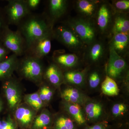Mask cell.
Returning <instances> with one entry per match:
<instances>
[{
  "label": "cell",
  "mask_w": 129,
  "mask_h": 129,
  "mask_svg": "<svg viewBox=\"0 0 129 129\" xmlns=\"http://www.w3.org/2000/svg\"><path fill=\"white\" fill-rule=\"evenodd\" d=\"M18 26L25 40L26 50L35 40L52 31L51 22L45 14L30 13Z\"/></svg>",
  "instance_id": "6da1fadb"
},
{
  "label": "cell",
  "mask_w": 129,
  "mask_h": 129,
  "mask_svg": "<svg viewBox=\"0 0 129 129\" xmlns=\"http://www.w3.org/2000/svg\"><path fill=\"white\" fill-rule=\"evenodd\" d=\"M24 78L35 83L42 80L44 71L41 59L25 54L21 60H19L17 69Z\"/></svg>",
  "instance_id": "7a4b0ae2"
},
{
  "label": "cell",
  "mask_w": 129,
  "mask_h": 129,
  "mask_svg": "<svg viewBox=\"0 0 129 129\" xmlns=\"http://www.w3.org/2000/svg\"><path fill=\"white\" fill-rule=\"evenodd\" d=\"M3 44L17 56L23 55L26 50L25 41L18 30L13 31L8 26L2 35Z\"/></svg>",
  "instance_id": "3957f363"
},
{
  "label": "cell",
  "mask_w": 129,
  "mask_h": 129,
  "mask_svg": "<svg viewBox=\"0 0 129 129\" xmlns=\"http://www.w3.org/2000/svg\"><path fill=\"white\" fill-rule=\"evenodd\" d=\"M8 22L18 25L31 12L25 5L24 0H9L6 7Z\"/></svg>",
  "instance_id": "277c9868"
},
{
  "label": "cell",
  "mask_w": 129,
  "mask_h": 129,
  "mask_svg": "<svg viewBox=\"0 0 129 129\" xmlns=\"http://www.w3.org/2000/svg\"><path fill=\"white\" fill-rule=\"evenodd\" d=\"M69 26L83 43L90 45L94 41L96 36L95 29L89 21L76 19L70 22Z\"/></svg>",
  "instance_id": "5b68a950"
},
{
  "label": "cell",
  "mask_w": 129,
  "mask_h": 129,
  "mask_svg": "<svg viewBox=\"0 0 129 129\" xmlns=\"http://www.w3.org/2000/svg\"><path fill=\"white\" fill-rule=\"evenodd\" d=\"M52 35L53 31L35 40L26 49L25 53L40 59L47 55L51 51Z\"/></svg>",
  "instance_id": "8992f818"
},
{
  "label": "cell",
  "mask_w": 129,
  "mask_h": 129,
  "mask_svg": "<svg viewBox=\"0 0 129 129\" xmlns=\"http://www.w3.org/2000/svg\"><path fill=\"white\" fill-rule=\"evenodd\" d=\"M53 34L59 41L70 49H79L84 44L71 29L66 26H58Z\"/></svg>",
  "instance_id": "52a82bcc"
},
{
  "label": "cell",
  "mask_w": 129,
  "mask_h": 129,
  "mask_svg": "<svg viewBox=\"0 0 129 129\" xmlns=\"http://www.w3.org/2000/svg\"><path fill=\"white\" fill-rule=\"evenodd\" d=\"M7 79L3 85V89L9 108L15 110L21 104L22 94L17 82L11 77Z\"/></svg>",
  "instance_id": "ba28073f"
},
{
  "label": "cell",
  "mask_w": 129,
  "mask_h": 129,
  "mask_svg": "<svg viewBox=\"0 0 129 129\" xmlns=\"http://www.w3.org/2000/svg\"><path fill=\"white\" fill-rule=\"evenodd\" d=\"M109 56L107 69L108 76L113 79L119 78L126 70V62L111 47Z\"/></svg>",
  "instance_id": "9c48e42d"
},
{
  "label": "cell",
  "mask_w": 129,
  "mask_h": 129,
  "mask_svg": "<svg viewBox=\"0 0 129 129\" xmlns=\"http://www.w3.org/2000/svg\"><path fill=\"white\" fill-rule=\"evenodd\" d=\"M36 111L27 104L20 105L15 109L14 116L18 125L23 129L30 128L36 117Z\"/></svg>",
  "instance_id": "30bf717a"
},
{
  "label": "cell",
  "mask_w": 129,
  "mask_h": 129,
  "mask_svg": "<svg viewBox=\"0 0 129 129\" xmlns=\"http://www.w3.org/2000/svg\"><path fill=\"white\" fill-rule=\"evenodd\" d=\"M18 57L13 53L0 62V79H7L11 77L17 68L19 61Z\"/></svg>",
  "instance_id": "8fae6325"
},
{
  "label": "cell",
  "mask_w": 129,
  "mask_h": 129,
  "mask_svg": "<svg viewBox=\"0 0 129 129\" xmlns=\"http://www.w3.org/2000/svg\"><path fill=\"white\" fill-rule=\"evenodd\" d=\"M97 23L102 32L106 31L110 24L112 13L109 6L106 4L100 6L97 12Z\"/></svg>",
  "instance_id": "7c38bea8"
},
{
  "label": "cell",
  "mask_w": 129,
  "mask_h": 129,
  "mask_svg": "<svg viewBox=\"0 0 129 129\" xmlns=\"http://www.w3.org/2000/svg\"><path fill=\"white\" fill-rule=\"evenodd\" d=\"M68 7L65 0H50L48 3V11L52 20L58 19L63 16Z\"/></svg>",
  "instance_id": "4fadbf2b"
},
{
  "label": "cell",
  "mask_w": 129,
  "mask_h": 129,
  "mask_svg": "<svg viewBox=\"0 0 129 129\" xmlns=\"http://www.w3.org/2000/svg\"><path fill=\"white\" fill-rule=\"evenodd\" d=\"M45 77L52 84L58 86L62 82L63 76L61 70L57 64H51L43 74Z\"/></svg>",
  "instance_id": "5bb4252c"
},
{
  "label": "cell",
  "mask_w": 129,
  "mask_h": 129,
  "mask_svg": "<svg viewBox=\"0 0 129 129\" xmlns=\"http://www.w3.org/2000/svg\"><path fill=\"white\" fill-rule=\"evenodd\" d=\"M128 34H114L111 41V47L119 55L127 50L129 45Z\"/></svg>",
  "instance_id": "9a60e30c"
},
{
  "label": "cell",
  "mask_w": 129,
  "mask_h": 129,
  "mask_svg": "<svg viewBox=\"0 0 129 129\" xmlns=\"http://www.w3.org/2000/svg\"><path fill=\"white\" fill-rule=\"evenodd\" d=\"M90 45L86 56L90 61L96 62L104 56L105 47L104 44L101 42H94Z\"/></svg>",
  "instance_id": "2e32d148"
},
{
  "label": "cell",
  "mask_w": 129,
  "mask_h": 129,
  "mask_svg": "<svg viewBox=\"0 0 129 129\" xmlns=\"http://www.w3.org/2000/svg\"><path fill=\"white\" fill-rule=\"evenodd\" d=\"M62 97L67 102L80 105L85 101V98L79 91L74 88H68L63 91Z\"/></svg>",
  "instance_id": "e0dca14e"
},
{
  "label": "cell",
  "mask_w": 129,
  "mask_h": 129,
  "mask_svg": "<svg viewBox=\"0 0 129 129\" xmlns=\"http://www.w3.org/2000/svg\"><path fill=\"white\" fill-rule=\"evenodd\" d=\"M50 113L47 110H43L36 116L32 122L31 129H44L50 125L51 122Z\"/></svg>",
  "instance_id": "ac0fdd59"
},
{
  "label": "cell",
  "mask_w": 129,
  "mask_h": 129,
  "mask_svg": "<svg viewBox=\"0 0 129 129\" xmlns=\"http://www.w3.org/2000/svg\"><path fill=\"white\" fill-rule=\"evenodd\" d=\"M54 60L58 64L64 68H71L78 62V58L76 55L72 53H64L56 55Z\"/></svg>",
  "instance_id": "d6986e66"
},
{
  "label": "cell",
  "mask_w": 129,
  "mask_h": 129,
  "mask_svg": "<svg viewBox=\"0 0 129 129\" xmlns=\"http://www.w3.org/2000/svg\"><path fill=\"white\" fill-rule=\"evenodd\" d=\"M64 105L66 110L79 124H83L85 123V118L79 105L67 102Z\"/></svg>",
  "instance_id": "ffe728a7"
},
{
  "label": "cell",
  "mask_w": 129,
  "mask_h": 129,
  "mask_svg": "<svg viewBox=\"0 0 129 129\" xmlns=\"http://www.w3.org/2000/svg\"><path fill=\"white\" fill-rule=\"evenodd\" d=\"M77 7L80 12L84 16L91 17L96 11L97 3L93 1L80 0L77 2Z\"/></svg>",
  "instance_id": "44dd1931"
},
{
  "label": "cell",
  "mask_w": 129,
  "mask_h": 129,
  "mask_svg": "<svg viewBox=\"0 0 129 129\" xmlns=\"http://www.w3.org/2000/svg\"><path fill=\"white\" fill-rule=\"evenodd\" d=\"M102 90L104 94L113 96L118 94L119 89L113 79L107 75L102 84Z\"/></svg>",
  "instance_id": "7402d4cb"
},
{
  "label": "cell",
  "mask_w": 129,
  "mask_h": 129,
  "mask_svg": "<svg viewBox=\"0 0 129 129\" xmlns=\"http://www.w3.org/2000/svg\"><path fill=\"white\" fill-rule=\"evenodd\" d=\"M85 111L88 119L90 120H96L102 115V106L99 103H90L86 106Z\"/></svg>",
  "instance_id": "603a6c76"
},
{
  "label": "cell",
  "mask_w": 129,
  "mask_h": 129,
  "mask_svg": "<svg viewBox=\"0 0 129 129\" xmlns=\"http://www.w3.org/2000/svg\"><path fill=\"white\" fill-rule=\"evenodd\" d=\"M114 34L124 33L128 34L129 21L125 16H119L115 19L113 29Z\"/></svg>",
  "instance_id": "cb8c5ba5"
},
{
  "label": "cell",
  "mask_w": 129,
  "mask_h": 129,
  "mask_svg": "<svg viewBox=\"0 0 129 129\" xmlns=\"http://www.w3.org/2000/svg\"><path fill=\"white\" fill-rule=\"evenodd\" d=\"M24 99L26 104L36 111L40 110L44 105L39 92L25 95Z\"/></svg>",
  "instance_id": "d4e9b609"
},
{
  "label": "cell",
  "mask_w": 129,
  "mask_h": 129,
  "mask_svg": "<svg viewBox=\"0 0 129 129\" xmlns=\"http://www.w3.org/2000/svg\"><path fill=\"white\" fill-rule=\"evenodd\" d=\"M63 78L70 83L79 85L84 82V75L81 72L69 71L64 73Z\"/></svg>",
  "instance_id": "484cf974"
},
{
  "label": "cell",
  "mask_w": 129,
  "mask_h": 129,
  "mask_svg": "<svg viewBox=\"0 0 129 129\" xmlns=\"http://www.w3.org/2000/svg\"><path fill=\"white\" fill-rule=\"evenodd\" d=\"M55 129H74L73 121L64 117H60L57 119L54 125Z\"/></svg>",
  "instance_id": "4316f807"
},
{
  "label": "cell",
  "mask_w": 129,
  "mask_h": 129,
  "mask_svg": "<svg viewBox=\"0 0 129 129\" xmlns=\"http://www.w3.org/2000/svg\"><path fill=\"white\" fill-rule=\"evenodd\" d=\"M39 92L40 98L43 103L50 102L53 95L52 91L49 87L45 85L41 87Z\"/></svg>",
  "instance_id": "83f0119b"
},
{
  "label": "cell",
  "mask_w": 129,
  "mask_h": 129,
  "mask_svg": "<svg viewBox=\"0 0 129 129\" xmlns=\"http://www.w3.org/2000/svg\"><path fill=\"white\" fill-rule=\"evenodd\" d=\"M16 121L9 116L6 119L0 120V129H17Z\"/></svg>",
  "instance_id": "f1b7e54d"
},
{
  "label": "cell",
  "mask_w": 129,
  "mask_h": 129,
  "mask_svg": "<svg viewBox=\"0 0 129 129\" xmlns=\"http://www.w3.org/2000/svg\"><path fill=\"white\" fill-rule=\"evenodd\" d=\"M101 75L99 72L94 71L89 76L88 81L89 85L92 88H96L101 82Z\"/></svg>",
  "instance_id": "f546056e"
},
{
  "label": "cell",
  "mask_w": 129,
  "mask_h": 129,
  "mask_svg": "<svg viewBox=\"0 0 129 129\" xmlns=\"http://www.w3.org/2000/svg\"><path fill=\"white\" fill-rule=\"evenodd\" d=\"M127 109V107L123 103H117L114 104L112 108V113L115 116L120 115L124 112Z\"/></svg>",
  "instance_id": "4dcf8cb0"
},
{
  "label": "cell",
  "mask_w": 129,
  "mask_h": 129,
  "mask_svg": "<svg viewBox=\"0 0 129 129\" xmlns=\"http://www.w3.org/2000/svg\"><path fill=\"white\" fill-rule=\"evenodd\" d=\"M114 7L116 9L120 11H128L129 9V1L121 0L114 3Z\"/></svg>",
  "instance_id": "1f68e13d"
},
{
  "label": "cell",
  "mask_w": 129,
  "mask_h": 129,
  "mask_svg": "<svg viewBox=\"0 0 129 129\" xmlns=\"http://www.w3.org/2000/svg\"><path fill=\"white\" fill-rule=\"evenodd\" d=\"M24 1L27 8L30 12L37 9L41 2V0H24Z\"/></svg>",
  "instance_id": "d6a6232c"
},
{
  "label": "cell",
  "mask_w": 129,
  "mask_h": 129,
  "mask_svg": "<svg viewBox=\"0 0 129 129\" xmlns=\"http://www.w3.org/2000/svg\"><path fill=\"white\" fill-rule=\"evenodd\" d=\"M10 51L8 50L3 45V44H0V62L7 58Z\"/></svg>",
  "instance_id": "836d02e7"
},
{
  "label": "cell",
  "mask_w": 129,
  "mask_h": 129,
  "mask_svg": "<svg viewBox=\"0 0 129 129\" xmlns=\"http://www.w3.org/2000/svg\"><path fill=\"white\" fill-rule=\"evenodd\" d=\"M86 129H105V127L103 124H98L88 127Z\"/></svg>",
  "instance_id": "e575fe53"
},
{
  "label": "cell",
  "mask_w": 129,
  "mask_h": 129,
  "mask_svg": "<svg viewBox=\"0 0 129 129\" xmlns=\"http://www.w3.org/2000/svg\"><path fill=\"white\" fill-rule=\"evenodd\" d=\"M7 26H7H4V23H3V21L2 19V18L1 15V13H0V31H1V30L2 28H6Z\"/></svg>",
  "instance_id": "d590c367"
},
{
  "label": "cell",
  "mask_w": 129,
  "mask_h": 129,
  "mask_svg": "<svg viewBox=\"0 0 129 129\" xmlns=\"http://www.w3.org/2000/svg\"><path fill=\"white\" fill-rule=\"evenodd\" d=\"M3 103L2 100L0 98V113L2 111L3 108Z\"/></svg>",
  "instance_id": "8d00e7d4"
},
{
  "label": "cell",
  "mask_w": 129,
  "mask_h": 129,
  "mask_svg": "<svg viewBox=\"0 0 129 129\" xmlns=\"http://www.w3.org/2000/svg\"></svg>",
  "instance_id": "74e56055"
}]
</instances>
